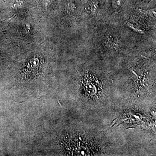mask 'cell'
Masks as SVG:
<instances>
[{"mask_svg": "<svg viewBox=\"0 0 156 156\" xmlns=\"http://www.w3.org/2000/svg\"><path fill=\"white\" fill-rule=\"evenodd\" d=\"M82 88L84 94L90 99H99L102 94V85L98 80L93 77L89 76L84 78Z\"/></svg>", "mask_w": 156, "mask_h": 156, "instance_id": "cell-2", "label": "cell"}, {"mask_svg": "<svg viewBox=\"0 0 156 156\" xmlns=\"http://www.w3.org/2000/svg\"><path fill=\"white\" fill-rule=\"evenodd\" d=\"M25 31L28 32L29 31H30V30H31L30 25H28V24H26V25H25Z\"/></svg>", "mask_w": 156, "mask_h": 156, "instance_id": "cell-4", "label": "cell"}, {"mask_svg": "<svg viewBox=\"0 0 156 156\" xmlns=\"http://www.w3.org/2000/svg\"><path fill=\"white\" fill-rule=\"evenodd\" d=\"M122 0H116V3H117V5H120L122 3Z\"/></svg>", "mask_w": 156, "mask_h": 156, "instance_id": "cell-6", "label": "cell"}, {"mask_svg": "<svg viewBox=\"0 0 156 156\" xmlns=\"http://www.w3.org/2000/svg\"><path fill=\"white\" fill-rule=\"evenodd\" d=\"M61 147L68 155H95L99 152L93 139L86 136L67 134L62 138Z\"/></svg>", "mask_w": 156, "mask_h": 156, "instance_id": "cell-1", "label": "cell"}, {"mask_svg": "<svg viewBox=\"0 0 156 156\" xmlns=\"http://www.w3.org/2000/svg\"><path fill=\"white\" fill-rule=\"evenodd\" d=\"M50 3V1L49 0H44L43 2V4L45 5L46 6H47Z\"/></svg>", "mask_w": 156, "mask_h": 156, "instance_id": "cell-5", "label": "cell"}, {"mask_svg": "<svg viewBox=\"0 0 156 156\" xmlns=\"http://www.w3.org/2000/svg\"><path fill=\"white\" fill-rule=\"evenodd\" d=\"M22 5V2L21 1H16L13 4L12 7L14 8H18L20 7Z\"/></svg>", "mask_w": 156, "mask_h": 156, "instance_id": "cell-3", "label": "cell"}]
</instances>
